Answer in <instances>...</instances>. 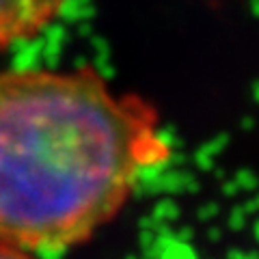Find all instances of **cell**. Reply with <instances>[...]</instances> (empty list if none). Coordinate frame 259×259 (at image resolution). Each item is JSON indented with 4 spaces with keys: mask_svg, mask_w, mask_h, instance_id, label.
I'll return each instance as SVG.
<instances>
[{
    "mask_svg": "<svg viewBox=\"0 0 259 259\" xmlns=\"http://www.w3.org/2000/svg\"><path fill=\"white\" fill-rule=\"evenodd\" d=\"M168 156L158 110L93 67L0 71V242L35 255L82 244Z\"/></svg>",
    "mask_w": 259,
    "mask_h": 259,
    "instance_id": "1",
    "label": "cell"
},
{
    "mask_svg": "<svg viewBox=\"0 0 259 259\" xmlns=\"http://www.w3.org/2000/svg\"><path fill=\"white\" fill-rule=\"evenodd\" d=\"M67 0H0V50L35 39L59 18Z\"/></svg>",
    "mask_w": 259,
    "mask_h": 259,
    "instance_id": "2",
    "label": "cell"
},
{
    "mask_svg": "<svg viewBox=\"0 0 259 259\" xmlns=\"http://www.w3.org/2000/svg\"><path fill=\"white\" fill-rule=\"evenodd\" d=\"M0 259H37V257H35V253H28V250H24V248L0 242Z\"/></svg>",
    "mask_w": 259,
    "mask_h": 259,
    "instance_id": "3",
    "label": "cell"
}]
</instances>
